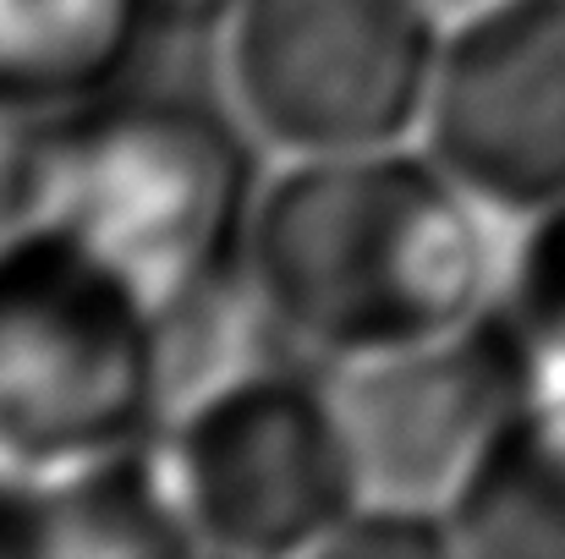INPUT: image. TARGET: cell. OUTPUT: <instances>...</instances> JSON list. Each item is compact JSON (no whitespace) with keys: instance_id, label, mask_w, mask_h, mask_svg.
I'll return each instance as SVG.
<instances>
[{"instance_id":"cell-9","label":"cell","mask_w":565,"mask_h":559,"mask_svg":"<svg viewBox=\"0 0 565 559\" xmlns=\"http://www.w3.org/2000/svg\"><path fill=\"white\" fill-rule=\"evenodd\" d=\"M154 0H0V110L66 116L121 83Z\"/></svg>"},{"instance_id":"cell-8","label":"cell","mask_w":565,"mask_h":559,"mask_svg":"<svg viewBox=\"0 0 565 559\" xmlns=\"http://www.w3.org/2000/svg\"><path fill=\"white\" fill-rule=\"evenodd\" d=\"M467 555H565V384L533 378L450 505Z\"/></svg>"},{"instance_id":"cell-11","label":"cell","mask_w":565,"mask_h":559,"mask_svg":"<svg viewBox=\"0 0 565 559\" xmlns=\"http://www.w3.org/2000/svg\"><path fill=\"white\" fill-rule=\"evenodd\" d=\"M50 121L55 116L0 110V247L50 219V192H55Z\"/></svg>"},{"instance_id":"cell-3","label":"cell","mask_w":565,"mask_h":559,"mask_svg":"<svg viewBox=\"0 0 565 559\" xmlns=\"http://www.w3.org/2000/svg\"><path fill=\"white\" fill-rule=\"evenodd\" d=\"M50 219L72 225L160 308L231 275L253 219L242 138L177 94H99L50 121Z\"/></svg>"},{"instance_id":"cell-4","label":"cell","mask_w":565,"mask_h":559,"mask_svg":"<svg viewBox=\"0 0 565 559\" xmlns=\"http://www.w3.org/2000/svg\"><path fill=\"white\" fill-rule=\"evenodd\" d=\"M154 466L188 549L209 555H330L363 505L335 378L269 357L188 395L154 433Z\"/></svg>"},{"instance_id":"cell-13","label":"cell","mask_w":565,"mask_h":559,"mask_svg":"<svg viewBox=\"0 0 565 559\" xmlns=\"http://www.w3.org/2000/svg\"><path fill=\"white\" fill-rule=\"evenodd\" d=\"M182 6H188V0H182Z\"/></svg>"},{"instance_id":"cell-5","label":"cell","mask_w":565,"mask_h":559,"mask_svg":"<svg viewBox=\"0 0 565 559\" xmlns=\"http://www.w3.org/2000/svg\"><path fill=\"white\" fill-rule=\"evenodd\" d=\"M445 28L423 0H231L225 94L286 160L406 143L434 94Z\"/></svg>"},{"instance_id":"cell-7","label":"cell","mask_w":565,"mask_h":559,"mask_svg":"<svg viewBox=\"0 0 565 559\" xmlns=\"http://www.w3.org/2000/svg\"><path fill=\"white\" fill-rule=\"evenodd\" d=\"M423 149L494 219L565 197V0H511L445 33Z\"/></svg>"},{"instance_id":"cell-2","label":"cell","mask_w":565,"mask_h":559,"mask_svg":"<svg viewBox=\"0 0 565 559\" xmlns=\"http://www.w3.org/2000/svg\"><path fill=\"white\" fill-rule=\"evenodd\" d=\"M166 417V308L61 219L0 247V499L105 472Z\"/></svg>"},{"instance_id":"cell-12","label":"cell","mask_w":565,"mask_h":559,"mask_svg":"<svg viewBox=\"0 0 565 559\" xmlns=\"http://www.w3.org/2000/svg\"><path fill=\"white\" fill-rule=\"evenodd\" d=\"M434 17H439V28L450 33V28H461V22H472V17H483V11H500V6H511V0H423Z\"/></svg>"},{"instance_id":"cell-10","label":"cell","mask_w":565,"mask_h":559,"mask_svg":"<svg viewBox=\"0 0 565 559\" xmlns=\"http://www.w3.org/2000/svg\"><path fill=\"white\" fill-rule=\"evenodd\" d=\"M500 319L533 363V378L565 384V197L522 219V236L505 252Z\"/></svg>"},{"instance_id":"cell-6","label":"cell","mask_w":565,"mask_h":559,"mask_svg":"<svg viewBox=\"0 0 565 559\" xmlns=\"http://www.w3.org/2000/svg\"><path fill=\"white\" fill-rule=\"evenodd\" d=\"M527 384L533 363L500 308L445 341L335 368L363 499L450 516Z\"/></svg>"},{"instance_id":"cell-1","label":"cell","mask_w":565,"mask_h":559,"mask_svg":"<svg viewBox=\"0 0 565 559\" xmlns=\"http://www.w3.org/2000/svg\"><path fill=\"white\" fill-rule=\"evenodd\" d=\"M489 219L428 149L308 154L258 186L242 280L286 346L335 373L489 319L505 280Z\"/></svg>"}]
</instances>
